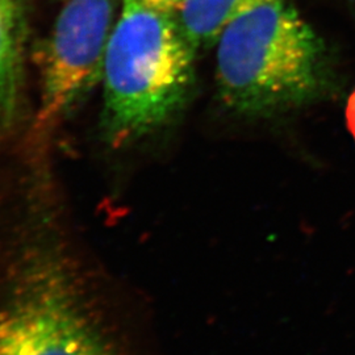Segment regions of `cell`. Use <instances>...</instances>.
Here are the masks:
<instances>
[{
  "label": "cell",
  "instance_id": "ba28073f",
  "mask_svg": "<svg viewBox=\"0 0 355 355\" xmlns=\"http://www.w3.org/2000/svg\"><path fill=\"white\" fill-rule=\"evenodd\" d=\"M346 117H347V125L352 132V135L355 139V91L353 95L350 96L349 103H347V111H346Z\"/></svg>",
  "mask_w": 355,
  "mask_h": 355
},
{
  "label": "cell",
  "instance_id": "52a82bcc",
  "mask_svg": "<svg viewBox=\"0 0 355 355\" xmlns=\"http://www.w3.org/2000/svg\"><path fill=\"white\" fill-rule=\"evenodd\" d=\"M144 1L155 10L175 15L186 0H144Z\"/></svg>",
  "mask_w": 355,
  "mask_h": 355
},
{
  "label": "cell",
  "instance_id": "277c9868",
  "mask_svg": "<svg viewBox=\"0 0 355 355\" xmlns=\"http://www.w3.org/2000/svg\"><path fill=\"white\" fill-rule=\"evenodd\" d=\"M114 7L116 0H66L44 51L35 139H45L102 80Z\"/></svg>",
  "mask_w": 355,
  "mask_h": 355
},
{
  "label": "cell",
  "instance_id": "7a4b0ae2",
  "mask_svg": "<svg viewBox=\"0 0 355 355\" xmlns=\"http://www.w3.org/2000/svg\"><path fill=\"white\" fill-rule=\"evenodd\" d=\"M195 49L175 15L144 0H123L103 71L102 130L121 149L164 127L180 111L193 83Z\"/></svg>",
  "mask_w": 355,
  "mask_h": 355
},
{
  "label": "cell",
  "instance_id": "3957f363",
  "mask_svg": "<svg viewBox=\"0 0 355 355\" xmlns=\"http://www.w3.org/2000/svg\"><path fill=\"white\" fill-rule=\"evenodd\" d=\"M223 102L243 114L286 111L318 96L327 79L325 48L288 1L243 13L216 41Z\"/></svg>",
  "mask_w": 355,
  "mask_h": 355
},
{
  "label": "cell",
  "instance_id": "6da1fadb",
  "mask_svg": "<svg viewBox=\"0 0 355 355\" xmlns=\"http://www.w3.org/2000/svg\"><path fill=\"white\" fill-rule=\"evenodd\" d=\"M55 205L32 192L0 233V355H130Z\"/></svg>",
  "mask_w": 355,
  "mask_h": 355
},
{
  "label": "cell",
  "instance_id": "5b68a950",
  "mask_svg": "<svg viewBox=\"0 0 355 355\" xmlns=\"http://www.w3.org/2000/svg\"><path fill=\"white\" fill-rule=\"evenodd\" d=\"M272 1L288 0H186L178 11V24L198 51L216 44L223 31L243 13Z\"/></svg>",
  "mask_w": 355,
  "mask_h": 355
},
{
  "label": "cell",
  "instance_id": "8992f818",
  "mask_svg": "<svg viewBox=\"0 0 355 355\" xmlns=\"http://www.w3.org/2000/svg\"><path fill=\"white\" fill-rule=\"evenodd\" d=\"M23 48L20 0H0V119L12 111L16 101Z\"/></svg>",
  "mask_w": 355,
  "mask_h": 355
}]
</instances>
